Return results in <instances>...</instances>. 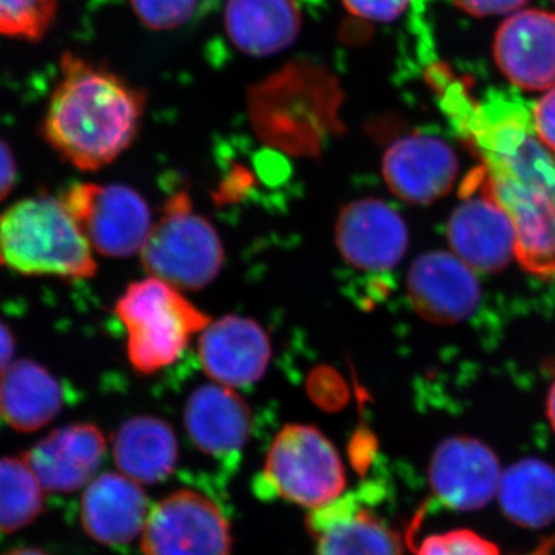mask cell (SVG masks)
Instances as JSON below:
<instances>
[{"label":"cell","instance_id":"cell-22","mask_svg":"<svg viewBox=\"0 0 555 555\" xmlns=\"http://www.w3.org/2000/svg\"><path fill=\"white\" fill-rule=\"evenodd\" d=\"M113 456L122 476L139 485H156L169 478L177 467V436L164 420L133 416L116 433Z\"/></svg>","mask_w":555,"mask_h":555},{"label":"cell","instance_id":"cell-21","mask_svg":"<svg viewBox=\"0 0 555 555\" xmlns=\"http://www.w3.org/2000/svg\"><path fill=\"white\" fill-rule=\"evenodd\" d=\"M224 21L236 49L251 56L280 53L301 30L295 0H229Z\"/></svg>","mask_w":555,"mask_h":555},{"label":"cell","instance_id":"cell-6","mask_svg":"<svg viewBox=\"0 0 555 555\" xmlns=\"http://www.w3.org/2000/svg\"><path fill=\"white\" fill-rule=\"evenodd\" d=\"M141 258L150 275L179 291H198L218 276L224 247L210 221L193 211L188 193H178L150 230Z\"/></svg>","mask_w":555,"mask_h":555},{"label":"cell","instance_id":"cell-5","mask_svg":"<svg viewBox=\"0 0 555 555\" xmlns=\"http://www.w3.org/2000/svg\"><path fill=\"white\" fill-rule=\"evenodd\" d=\"M346 488L337 449L317 427L284 426L270 444L259 491L308 509L334 502Z\"/></svg>","mask_w":555,"mask_h":555},{"label":"cell","instance_id":"cell-19","mask_svg":"<svg viewBox=\"0 0 555 555\" xmlns=\"http://www.w3.org/2000/svg\"><path fill=\"white\" fill-rule=\"evenodd\" d=\"M190 440L210 456H230L247 443L251 414L246 401L222 385H204L189 397L184 412Z\"/></svg>","mask_w":555,"mask_h":555},{"label":"cell","instance_id":"cell-13","mask_svg":"<svg viewBox=\"0 0 555 555\" xmlns=\"http://www.w3.org/2000/svg\"><path fill=\"white\" fill-rule=\"evenodd\" d=\"M408 295L423 320L448 326L476 312L481 288L466 262L456 255L437 250L427 251L412 262Z\"/></svg>","mask_w":555,"mask_h":555},{"label":"cell","instance_id":"cell-12","mask_svg":"<svg viewBox=\"0 0 555 555\" xmlns=\"http://www.w3.org/2000/svg\"><path fill=\"white\" fill-rule=\"evenodd\" d=\"M459 158L447 141L430 134L397 139L383 156L387 188L406 203H436L454 188Z\"/></svg>","mask_w":555,"mask_h":555},{"label":"cell","instance_id":"cell-31","mask_svg":"<svg viewBox=\"0 0 555 555\" xmlns=\"http://www.w3.org/2000/svg\"><path fill=\"white\" fill-rule=\"evenodd\" d=\"M17 167L10 145L0 138V201L10 195L16 185Z\"/></svg>","mask_w":555,"mask_h":555},{"label":"cell","instance_id":"cell-30","mask_svg":"<svg viewBox=\"0 0 555 555\" xmlns=\"http://www.w3.org/2000/svg\"><path fill=\"white\" fill-rule=\"evenodd\" d=\"M455 5L473 16H496L518 11L529 0H454Z\"/></svg>","mask_w":555,"mask_h":555},{"label":"cell","instance_id":"cell-23","mask_svg":"<svg viewBox=\"0 0 555 555\" xmlns=\"http://www.w3.org/2000/svg\"><path fill=\"white\" fill-rule=\"evenodd\" d=\"M500 509L525 529H543L555 521V467L524 459L507 467L496 489Z\"/></svg>","mask_w":555,"mask_h":555},{"label":"cell","instance_id":"cell-18","mask_svg":"<svg viewBox=\"0 0 555 555\" xmlns=\"http://www.w3.org/2000/svg\"><path fill=\"white\" fill-rule=\"evenodd\" d=\"M309 529L317 539L315 555H403L400 537L356 495H339L312 509Z\"/></svg>","mask_w":555,"mask_h":555},{"label":"cell","instance_id":"cell-29","mask_svg":"<svg viewBox=\"0 0 555 555\" xmlns=\"http://www.w3.org/2000/svg\"><path fill=\"white\" fill-rule=\"evenodd\" d=\"M532 122L540 141L555 152V87L537 102L532 112Z\"/></svg>","mask_w":555,"mask_h":555},{"label":"cell","instance_id":"cell-32","mask_svg":"<svg viewBox=\"0 0 555 555\" xmlns=\"http://www.w3.org/2000/svg\"><path fill=\"white\" fill-rule=\"evenodd\" d=\"M14 350H16V343H14L13 334H11L10 327L0 321V374L10 366Z\"/></svg>","mask_w":555,"mask_h":555},{"label":"cell","instance_id":"cell-15","mask_svg":"<svg viewBox=\"0 0 555 555\" xmlns=\"http://www.w3.org/2000/svg\"><path fill=\"white\" fill-rule=\"evenodd\" d=\"M199 360L218 385H254L268 371L272 345L264 328L250 318L228 315L201 332Z\"/></svg>","mask_w":555,"mask_h":555},{"label":"cell","instance_id":"cell-20","mask_svg":"<svg viewBox=\"0 0 555 555\" xmlns=\"http://www.w3.org/2000/svg\"><path fill=\"white\" fill-rule=\"evenodd\" d=\"M60 379L33 360L13 361L0 374V415L17 433L50 425L64 409Z\"/></svg>","mask_w":555,"mask_h":555},{"label":"cell","instance_id":"cell-34","mask_svg":"<svg viewBox=\"0 0 555 555\" xmlns=\"http://www.w3.org/2000/svg\"><path fill=\"white\" fill-rule=\"evenodd\" d=\"M2 555H49L43 553V551L38 550V547H16V550H11L9 553Z\"/></svg>","mask_w":555,"mask_h":555},{"label":"cell","instance_id":"cell-4","mask_svg":"<svg viewBox=\"0 0 555 555\" xmlns=\"http://www.w3.org/2000/svg\"><path fill=\"white\" fill-rule=\"evenodd\" d=\"M115 310L129 334L131 366L145 375L177 361L192 338L210 323L179 288L155 276L131 283Z\"/></svg>","mask_w":555,"mask_h":555},{"label":"cell","instance_id":"cell-11","mask_svg":"<svg viewBox=\"0 0 555 555\" xmlns=\"http://www.w3.org/2000/svg\"><path fill=\"white\" fill-rule=\"evenodd\" d=\"M335 243L347 264L364 272H387L408 250L403 218L383 201L364 198L347 204L335 224Z\"/></svg>","mask_w":555,"mask_h":555},{"label":"cell","instance_id":"cell-14","mask_svg":"<svg viewBox=\"0 0 555 555\" xmlns=\"http://www.w3.org/2000/svg\"><path fill=\"white\" fill-rule=\"evenodd\" d=\"M107 451L96 425L75 423L53 430L24 455L43 491L72 494L90 483Z\"/></svg>","mask_w":555,"mask_h":555},{"label":"cell","instance_id":"cell-9","mask_svg":"<svg viewBox=\"0 0 555 555\" xmlns=\"http://www.w3.org/2000/svg\"><path fill=\"white\" fill-rule=\"evenodd\" d=\"M144 555H230V525L217 503L190 489L160 500L141 535Z\"/></svg>","mask_w":555,"mask_h":555},{"label":"cell","instance_id":"cell-3","mask_svg":"<svg viewBox=\"0 0 555 555\" xmlns=\"http://www.w3.org/2000/svg\"><path fill=\"white\" fill-rule=\"evenodd\" d=\"M0 266L65 280H86L98 270L89 240L54 196L22 199L0 215Z\"/></svg>","mask_w":555,"mask_h":555},{"label":"cell","instance_id":"cell-16","mask_svg":"<svg viewBox=\"0 0 555 555\" xmlns=\"http://www.w3.org/2000/svg\"><path fill=\"white\" fill-rule=\"evenodd\" d=\"M496 65L524 90L555 87V14L525 10L514 14L495 35Z\"/></svg>","mask_w":555,"mask_h":555},{"label":"cell","instance_id":"cell-24","mask_svg":"<svg viewBox=\"0 0 555 555\" xmlns=\"http://www.w3.org/2000/svg\"><path fill=\"white\" fill-rule=\"evenodd\" d=\"M43 511V489L24 459H0V532H16Z\"/></svg>","mask_w":555,"mask_h":555},{"label":"cell","instance_id":"cell-10","mask_svg":"<svg viewBox=\"0 0 555 555\" xmlns=\"http://www.w3.org/2000/svg\"><path fill=\"white\" fill-rule=\"evenodd\" d=\"M502 467L499 456L473 437H449L434 451L429 466L433 494L455 511H477L496 495Z\"/></svg>","mask_w":555,"mask_h":555},{"label":"cell","instance_id":"cell-26","mask_svg":"<svg viewBox=\"0 0 555 555\" xmlns=\"http://www.w3.org/2000/svg\"><path fill=\"white\" fill-rule=\"evenodd\" d=\"M416 555H500V551L491 540L470 529H452L426 537Z\"/></svg>","mask_w":555,"mask_h":555},{"label":"cell","instance_id":"cell-33","mask_svg":"<svg viewBox=\"0 0 555 555\" xmlns=\"http://www.w3.org/2000/svg\"><path fill=\"white\" fill-rule=\"evenodd\" d=\"M546 411L551 426H553V429L555 430V379L553 386H551L550 393H547Z\"/></svg>","mask_w":555,"mask_h":555},{"label":"cell","instance_id":"cell-8","mask_svg":"<svg viewBox=\"0 0 555 555\" xmlns=\"http://www.w3.org/2000/svg\"><path fill=\"white\" fill-rule=\"evenodd\" d=\"M459 195L448 222L452 250L473 270L500 272L516 257V229L492 196L481 167L467 175Z\"/></svg>","mask_w":555,"mask_h":555},{"label":"cell","instance_id":"cell-1","mask_svg":"<svg viewBox=\"0 0 555 555\" xmlns=\"http://www.w3.org/2000/svg\"><path fill=\"white\" fill-rule=\"evenodd\" d=\"M444 108L480 156L488 188L516 229V258L526 272L555 280V158L520 101L474 104L449 90Z\"/></svg>","mask_w":555,"mask_h":555},{"label":"cell","instance_id":"cell-28","mask_svg":"<svg viewBox=\"0 0 555 555\" xmlns=\"http://www.w3.org/2000/svg\"><path fill=\"white\" fill-rule=\"evenodd\" d=\"M347 10L363 20L392 22L408 9L409 0H343Z\"/></svg>","mask_w":555,"mask_h":555},{"label":"cell","instance_id":"cell-7","mask_svg":"<svg viewBox=\"0 0 555 555\" xmlns=\"http://www.w3.org/2000/svg\"><path fill=\"white\" fill-rule=\"evenodd\" d=\"M61 201L91 248L104 257L138 254L153 228L149 204L129 185L75 182L62 192Z\"/></svg>","mask_w":555,"mask_h":555},{"label":"cell","instance_id":"cell-25","mask_svg":"<svg viewBox=\"0 0 555 555\" xmlns=\"http://www.w3.org/2000/svg\"><path fill=\"white\" fill-rule=\"evenodd\" d=\"M56 14V0H0V35L38 40Z\"/></svg>","mask_w":555,"mask_h":555},{"label":"cell","instance_id":"cell-17","mask_svg":"<svg viewBox=\"0 0 555 555\" xmlns=\"http://www.w3.org/2000/svg\"><path fill=\"white\" fill-rule=\"evenodd\" d=\"M152 506L144 489L122 474L105 473L87 486L80 520L87 534L105 546H124L142 535Z\"/></svg>","mask_w":555,"mask_h":555},{"label":"cell","instance_id":"cell-35","mask_svg":"<svg viewBox=\"0 0 555 555\" xmlns=\"http://www.w3.org/2000/svg\"><path fill=\"white\" fill-rule=\"evenodd\" d=\"M554 2H555V0H554Z\"/></svg>","mask_w":555,"mask_h":555},{"label":"cell","instance_id":"cell-27","mask_svg":"<svg viewBox=\"0 0 555 555\" xmlns=\"http://www.w3.org/2000/svg\"><path fill=\"white\" fill-rule=\"evenodd\" d=\"M198 0H131L142 24L153 30H171L193 16Z\"/></svg>","mask_w":555,"mask_h":555},{"label":"cell","instance_id":"cell-2","mask_svg":"<svg viewBox=\"0 0 555 555\" xmlns=\"http://www.w3.org/2000/svg\"><path fill=\"white\" fill-rule=\"evenodd\" d=\"M61 68L62 79L43 120V138L78 169H102L137 138L144 94L73 54H65Z\"/></svg>","mask_w":555,"mask_h":555}]
</instances>
